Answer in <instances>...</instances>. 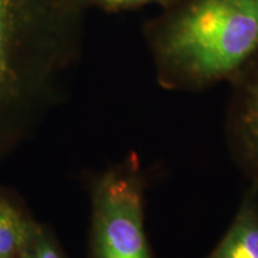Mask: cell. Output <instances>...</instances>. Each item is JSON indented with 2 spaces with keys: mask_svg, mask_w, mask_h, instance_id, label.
<instances>
[{
  "mask_svg": "<svg viewBox=\"0 0 258 258\" xmlns=\"http://www.w3.org/2000/svg\"><path fill=\"white\" fill-rule=\"evenodd\" d=\"M86 9L84 0H0V165L66 98Z\"/></svg>",
  "mask_w": 258,
  "mask_h": 258,
  "instance_id": "cell-1",
  "label": "cell"
},
{
  "mask_svg": "<svg viewBox=\"0 0 258 258\" xmlns=\"http://www.w3.org/2000/svg\"><path fill=\"white\" fill-rule=\"evenodd\" d=\"M249 184L230 227L206 258H258V184Z\"/></svg>",
  "mask_w": 258,
  "mask_h": 258,
  "instance_id": "cell-5",
  "label": "cell"
},
{
  "mask_svg": "<svg viewBox=\"0 0 258 258\" xmlns=\"http://www.w3.org/2000/svg\"><path fill=\"white\" fill-rule=\"evenodd\" d=\"M146 189V173L134 153L89 177V258H154Z\"/></svg>",
  "mask_w": 258,
  "mask_h": 258,
  "instance_id": "cell-3",
  "label": "cell"
},
{
  "mask_svg": "<svg viewBox=\"0 0 258 258\" xmlns=\"http://www.w3.org/2000/svg\"><path fill=\"white\" fill-rule=\"evenodd\" d=\"M18 258H69L57 240L55 233L46 225L38 222L30 240Z\"/></svg>",
  "mask_w": 258,
  "mask_h": 258,
  "instance_id": "cell-7",
  "label": "cell"
},
{
  "mask_svg": "<svg viewBox=\"0 0 258 258\" xmlns=\"http://www.w3.org/2000/svg\"><path fill=\"white\" fill-rule=\"evenodd\" d=\"M84 2L88 5V8L95 6L105 12H123L148 5H156L164 9L173 4L177 0H84Z\"/></svg>",
  "mask_w": 258,
  "mask_h": 258,
  "instance_id": "cell-8",
  "label": "cell"
},
{
  "mask_svg": "<svg viewBox=\"0 0 258 258\" xmlns=\"http://www.w3.org/2000/svg\"><path fill=\"white\" fill-rule=\"evenodd\" d=\"M231 84L226 140L232 160L251 183L258 184V57Z\"/></svg>",
  "mask_w": 258,
  "mask_h": 258,
  "instance_id": "cell-4",
  "label": "cell"
},
{
  "mask_svg": "<svg viewBox=\"0 0 258 258\" xmlns=\"http://www.w3.org/2000/svg\"><path fill=\"white\" fill-rule=\"evenodd\" d=\"M37 225L17 194L0 185V258H18Z\"/></svg>",
  "mask_w": 258,
  "mask_h": 258,
  "instance_id": "cell-6",
  "label": "cell"
},
{
  "mask_svg": "<svg viewBox=\"0 0 258 258\" xmlns=\"http://www.w3.org/2000/svg\"><path fill=\"white\" fill-rule=\"evenodd\" d=\"M143 34L160 88L205 91L258 57V0H177Z\"/></svg>",
  "mask_w": 258,
  "mask_h": 258,
  "instance_id": "cell-2",
  "label": "cell"
}]
</instances>
